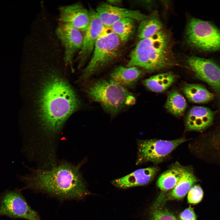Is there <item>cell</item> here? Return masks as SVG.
Listing matches in <instances>:
<instances>
[{"label": "cell", "mask_w": 220, "mask_h": 220, "mask_svg": "<svg viewBox=\"0 0 220 220\" xmlns=\"http://www.w3.org/2000/svg\"><path fill=\"white\" fill-rule=\"evenodd\" d=\"M173 60L169 37L161 30L140 40L131 51L126 67H136L153 72L171 66Z\"/></svg>", "instance_id": "3"}, {"label": "cell", "mask_w": 220, "mask_h": 220, "mask_svg": "<svg viewBox=\"0 0 220 220\" xmlns=\"http://www.w3.org/2000/svg\"><path fill=\"white\" fill-rule=\"evenodd\" d=\"M197 179L190 169L183 167L182 176L171 193L174 198L180 199L184 198Z\"/></svg>", "instance_id": "19"}, {"label": "cell", "mask_w": 220, "mask_h": 220, "mask_svg": "<svg viewBox=\"0 0 220 220\" xmlns=\"http://www.w3.org/2000/svg\"><path fill=\"white\" fill-rule=\"evenodd\" d=\"M22 179L28 188L60 199H80L90 193L79 167L68 163L62 164L49 170H37Z\"/></svg>", "instance_id": "2"}, {"label": "cell", "mask_w": 220, "mask_h": 220, "mask_svg": "<svg viewBox=\"0 0 220 220\" xmlns=\"http://www.w3.org/2000/svg\"><path fill=\"white\" fill-rule=\"evenodd\" d=\"M59 17L61 23L85 32L90 21L89 11L78 3L61 6Z\"/></svg>", "instance_id": "13"}, {"label": "cell", "mask_w": 220, "mask_h": 220, "mask_svg": "<svg viewBox=\"0 0 220 220\" xmlns=\"http://www.w3.org/2000/svg\"><path fill=\"white\" fill-rule=\"evenodd\" d=\"M135 21L130 18H124L114 23L108 29L119 37L122 43H125L133 33Z\"/></svg>", "instance_id": "22"}, {"label": "cell", "mask_w": 220, "mask_h": 220, "mask_svg": "<svg viewBox=\"0 0 220 220\" xmlns=\"http://www.w3.org/2000/svg\"><path fill=\"white\" fill-rule=\"evenodd\" d=\"M182 90L189 101L196 103H206L212 100L214 97L213 93L199 84H185L182 87Z\"/></svg>", "instance_id": "17"}, {"label": "cell", "mask_w": 220, "mask_h": 220, "mask_svg": "<svg viewBox=\"0 0 220 220\" xmlns=\"http://www.w3.org/2000/svg\"><path fill=\"white\" fill-rule=\"evenodd\" d=\"M42 89L40 118L44 129L54 133L79 106L75 92L66 81L56 74L50 75Z\"/></svg>", "instance_id": "1"}, {"label": "cell", "mask_w": 220, "mask_h": 220, "mask_svg": "<svg viewBox=\"0 0 220 220\" xmlns=\"http://www.w3.org/2000/svg\"><path fill=\"white\" fill-rule=\"evenodd\" d=\"M95 10L103 24L108 28L116 22L124 18L141 21L148 17L139 11L118 7L107 2L101 3Z\"/></svg>", "instance_id": "12"}, {"label": "cell", "mask_w": 220, "mask_h": 220, "mask_svg": "<svg viewBox=\"0 0 220 220\" xmlns=\"http://www.w3.org/2000/svg\"><path fill=\"white\" fill-rule=\"evenodd\" d=\"M175 79V75L171 72L162 73L145 79L143 83L147 88L153 92H162L170 87Z\"/></svg>", "instance_id": "18"}, {"label": "cell", "mask_w": 220, "mask_h": 220, "mask_svg": "<svg viewBox=\"0 0 220 220\" xmlns=\"http://www.w3.org/2000/svg\"><path fill=\"white\" fill-rule=\"evenodd\" d=\"M186 36L191 46L206 51L220 50V30L207 21L193 18L187 25Z\"/></svg>", "instance_id": "6"}, {"label": "cell", "mask_w": 220, "mask_h": 220, "mask_svg": "<svg viewBox=\"0 0 220 220\" xmlns=\"http://www.w3.org/2000/svg\"><path fill=\"white\" fill-rule=\"evenodd\" d=\"M121 43L119 37L110 31L101 36L97 41L90 60L83 71L82 78L87 79L117 59Z\"/></svg>", "instance_id": "5"}, {"label": "cell", "mask_w": 220, "mask_h": 220, "mask_svg": "<svg viewBox=\"0 0 220 220\" xmlns=\"http://www.w3.org/2000/svg\"><path fill=\"white\" fill-rule=\"evenodd\" d=\"M214 116L213 112L207 107L194 106L189 110L186 116V129L187 131H202L211 124Z\"/></svg>", "instance_id": "15"}, {"label": "cell", "mask_w": 220, "mask_h": 220, "mask_svg": "<svg viewBox=\"0 0 220 220\" xmlns=\"http://www.w3.org/2000/svg\"><path fill=\"white\" fill-rule=\"evenodd\" d=\"M157 171L155 167L141 168L113 180L112 183L117 187L124 189L143 185L152 181Z\"/></svg>", "instance_id": "14"}, {"label": "cell", "mask_w": 220, "mask_h": 220, "mask_svg": "<svg viewBox=\"0 0 220 220\" xmlns=\"http://www.w3.org/2000/svg\"><path fill=\"white\" fill-rule=\"evenodd\" d=\"M143 72L136 67L118 66L110 75V80L126 88L133 87L141 77Z\"/></svg>", "instance_id": "16"}, {"label": "cell", "mask_w": 220, "mask_h": 220, "mask_svg": "<svg viewBox=\"0 0 220 220\" xmlns=\"http://www.w3.org/2000/svg\"><path fill=\"white\" fill-rule=\"evenodd\" d=\"M183 166L178 165L163 172L158 178L157 185L163 191L173 189L179 181L182 174Z\"/></svg>", "instance_id": "20"}, {"label": "cell", "mask_w": 220, "mask_h": 220, "mask_svg": "<svg viewBox=\"0 0 220 220\" xmlns=\"http://www.w3.org/2000/svg\"><path fill=\"white\" fill-rule=\"evenodd\" d=\"M56 32L64 47L65 63L72 67L74 56L82 46L83 35L82 31L69 24L61 23L57 28Z\"/></svg>", "instance_id": "11"}, {"label": "cell", "mask_w": 220, "mask_h": 220, "mask_svg": "<svg viewBox=\"0 0 220 220\" xmlns=\"http://www.w3.org/2000/svg\"><path fill=\"white\" fill-rule=\"evenodd\" d=\"M188 140L181 138L172 140L151 139L138 140L136 164L147 162H161L178 146Z\"/></svg>", "instance_id": "7"}, {"label": "cell", "mask_w": 220, "mask_h": 220, "mask_svg": "<svg viewBox=\"0 0 220 220\" xmlns=\"http://www.w3.org/2000/svg\"><path fill=\"white\" fill-rule=\"evenodd\" d=\"M188 65L200 80L208 84L217 95L220 106V66L211 60L197 56L189 57Z\"/></svg>", "instance_id": "9"}, {"label": "cell", "mask_w": 220, "mask_h": 220, "mask_svg": "<svg viewBox=\"0 0 220 220\" xmlns=\"http://www.w3.org/2000/svg\"><path fill=\"white\" fill-rule=\"evenodd\" d=\"M182 220H196V217L193 209L190 207L185 209L180 215Z\"/></svg>", "instance_id": "26"}, {"label": "cell", "mask_w": 220, "mask_h": 220, "mask_svg": "<svg viewBox=\"0 0 220 220\" xmlns=\"http://www.w3.org/2000/svg\"><path fill=\"white\" fill-rule=\"evenodd\" d=\"M187 106L185 99L178 91L174 90L168 93L165 106L169 112L176 116H181Z\"/></svg>", "instance_id": "23"}, {"label": "cell", "mask_w": 220, "mask_h": 220, "mask_svg": "<svg viewBox=\"0 0 220 220\" xmlns=\"http://www.w3.org/2000/svg\"><path fill=\"white\" fill-rule=\"evenodd\" d=\"M85 91L91 100L99 104L112 116L134 104L136 101L127 88L109 80L101 79L91 81L86 85Z\"/></svg>", "instance_id": "4"}, {"label": "cell", "mask_w": 220, "mask_h": 220, "mask_svg": "<svg viewBox=\"0 0 220 220\" xmlns=\"http://www.w3.org/2000/svg\"><path fill=\"white\" fill-rule=\"evenodd\" d=\"M151 220H177L175 217L166 210L157 209L152 214Z\"/></svg>", "instance_id": "25"}, {"label": "cell", "mask_w": 220, "mask_h": 220, "mask_svg": "<svg viewBox=\"0 0 220 220\" xmlns=\"http://www.w3.org/2000/svg\"><path fill=\"white\" fill-rule=\"evenodd\" d=\"M1 215L28 220H41L38 213L29 206L21 194L17 191H7L2 196Z\"/></svg>", "instance_id": "8"}, {"label": "cell", "mask_w": 220, "mask_h": 220, "mask_svg": "<svg viewBox=\"0 0 220 220\" xmlns=\"http://www.w3.org/2000/svg\"><path fill=\"white\" fill-rule=\"evenodd\" d=\"M203 196V192L198 185L192 187L188 193L187 200L189 203L195 204L200 202Z\"/></svg>", "instance_id": "24"}, {"label": "cell", "mask_w": 220, "mask_h": 220, "mask_svg": "<svg viewBox=\"0 0 220 220\" xmlns=\"http://www.w3.org/2000/svg\"><path fill=\"white\" fill-rule=\"evenodd\" d=\"M163 24L156 16L148 17L140 22L138 28V36L140 40L149 38L162 30Z\"/></svg>", "instance_id": "21"}, {"label": "cell", "mask_w": 220, "mask_h": 220, "mask_svg": "<svg viewBox=\"0 0 220 220\" xmlns=\"http://www.w3.org/2000/svg\"><path fill=\"white\" fill-rule=\"evenodd\" d=\"M90 21L85 32L82 47L77 59L78 67H82L91 56L98 39L109 31L103 24L95 10H89Z\"/></svg>", "instance_id": "10"}]
</instances>
